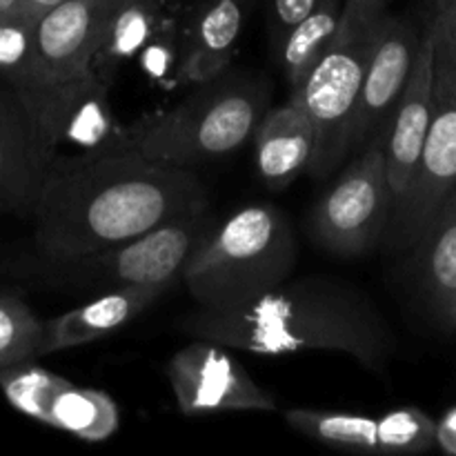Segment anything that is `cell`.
Here are the masks:
<instances>
[{
  "label": "cell",
  "instance_id": "6da1fadb",
  "mask_svg": "<svg viewBox=\"0 0 456 456\" xmlns=\"http://www.w3.org/2000/svg\"><path fill=\"white\" fill-rule=\"evenodd\" d=\"M209 208L190 167L125 145L53 156L31 208L43 261H65L125 243L172 218Z\"/></svg>",
  "mask_w": 456,
  "mask_h": 456
},
{
  "label": "cell",
  "instance_id": "7a4b0ae2",
  "mask_svg": "<svg viewBox=\"0 0 456 456\" xmlns=\"http://www.w3.org/2000/svg\"><path fill=\"white\" fill-rule=\"evenodd\" d=\"M181 330L258 356L334 352L381 372L392 354V332L377 303L337 276H289L285 283L230 310L196 307Z\"/></svg>",
  "mask_w": 456,
  "mask_h": 456
},
{
  "label": "cell",
  "instance_id": "3957f363",
  "mask_svg": "<svg viewBox=\"0 0 456 456\" xmlns=\"http://www.w3.org/2000/svg\"><path fill=\"white\" fill-rule=\"evenodd\" d=\"M297 261L288 216L270 203L245 205L200 240L181 281L199 307L230 310L285 283Z\"/></svg>",
  "mask_w": 456,
  "mask_h": 456
},
{
  "label": "cell",
  "instance_id": "277c9868",
  "mask_svg": "<svg viewBox=\"0 0 456 456\" xmlns=\"http://www.w3.org/2000/svg\"><path fill=\"white\" fill-rule=\"evenodd\" d=\"M116 3L62 0L34 22L29 78L18 98L52 150L80 101L102 85L94 74V58Z\"/></svg>",
  "mask_w": 456,
  "mask_h": 456
},
{
  "label": "cell",
  "instance_id": "5b68a950",
  "mask_svg": "<svg viewBox=\"0 0 456 456\" xmlns=\"http://www.w3.org/2000/svg\"><path fill=\"white\" fill-rule=\"evenodd\" d=\"M267 110L270 87L265 80L221 74L176 107L142 123L129 142L142 154L191 167L240 150L252 141Z\"/></svg>",
  "mask_w": 456,
  "mask_h": 456
},
{
  "label": "cell",
  "instance_id": "8992f818",
  "mask_svg": "<svg viewBox=\"0 0 456 456\" xmlns=\"http://www.w3.org/2000/svg\"><path fill=\"white\" fill-rule=\"evenodd\" d=\"M386 9L374 0H346L332 43L307 78L292 89L289 101L297 102L316 127V150L307 165V174L314 178H328L337 172L352 151V116L377 22Z\"/></svg>",
  "mask_w": 456,
  "mask_h": 456
},
{
  "label": "cell",
  "instance_id": "52a82bcc",
  "mask_svg": "<svg viewBox=\"0 0 456 456\" xmlns=\"http://www.w3.org/2000/svg\"><path fill=\"white\" fill-rule=\"evenodd\" d=\"M214 225L212 209H199L125 243L65 261H45V274L53 283L102 292L127 285L176 283L187 258Z\"/></svg>",
  "mask_w": 456,
  "mask_h": 456
},
{
  "label": "cell",
  "instance_id": "ba28073f",
  "mask_svg": "<svg viewBox=\"0 0 456 456\" xmlns=\"http://www.w3.org/2000/svg\"><path fill=\"white\" fill-rule=\"evenodd\" d=\"M454 185L456 47L435 38V92H432L430 127H428L412 185L392 209L390 223L383 236L386 243L392 249H412Z\"/></svg>",
  "mask_w": 456,
  "mask_h": 456
},
{
  "label": "cell",
  "instance_id": "9c48e42d",
  "mask_svg": "<svg viewBox=\"0 0 456 456\" xmlns=\"http://www.w3.org/2000/svg\"><path fill=\"white\" fill-rule=\"evenodd\" d=\"M392 205L383 141L377 134L316 200L310 214V234L328 252L359 256L381 243Z\"/></svg>",
  "mask_w": 456,
  "mask_h": 456
},
{
  "label": "cell",
  "instance_id": "30bf717a",
  "mask_svg": "<svg viewBox=\"0 0 456 456\" xmlns=\"http://www.w3.org/2000/svg\"><path fill=\"white\" fill-rule=\"evenodd\" d=\"M167 379L185 417L218 412H272L274 399L234 359L230 347L194 338L167 363Z\"/></svg>",
  "mask_w": 456,
  "mask_h": 456
},
{
  "label": "cell",
  "instance_id": "8fae6325",
  "mask_svg": "<svg viewBox=\"0 0 456 456\" xmlns=\"http://www.w3.org/2000/svg\"><path fill=\"white\" fill-rule=\"evenodd\" d=\"M419 40L421 36L403 18L392 16L387 9L379 18L368 65H365L363 85L352 116V150L372 141L387 123L410 78Z\"/></svg>",
  "mask_w": 456,
  "mask_h": 456
},
{
  "label": "cell",
  "instance_id": "7c38bea8",
  "mask_svg": "<svg viewBox=\"0 0 456 456\" xmlns=\"http://www.w3.org/2000/svg\"><path fill=\"white\" fill-rule=\"evenodd\" d=\"M432 92H435V38L428 29L419 40L417 56L403 94L396 101L387 123L379 132L395 205L403 199L417 174L432 118Z\"/></svg>",
  "mask_w": 456,
  "mask_h": 456
},
{
  "label": "cell",
  "instance_id": "4fadbf2b",
  "mask_svg": "<svg viewBox=\"0 0 456 456\" xmlns=\"http://www.w3.org/2000/svg\"><path fill=\"white\" fill-rule=\"evenodd\" d=\"M53 156L18 94L0 78V212H31Z\"/></svg>",
  "mask_w": 456,
  "mask_h": 456
},
{
  "label": "cell",
  "instance_id": "5bb4252c",
  "mask_svg": "<svg viewBox=\"0 0 456 456\" xmlns=\"http://www.w3.org/2000/svg\"><path fill=\"white\" fill-rule=\"evenodd\" d=\"M172 285L174 283H147L107 289L85 305L43 321L38 354L71 350V347L85 346V343L116 332L138 314H142L151 303L159 301Z\"/></svg>",
  "mask_w": 456,
  "mask_h": 456
},
{
  "label": "cell",
  "instance_id": "9a60e30c",
  "mask_svg": "<svg viewBox=\"0 0 456 456\" xmlns=\"http://www.w3.org/2000/svg\"><path fill=\"white\" fill-rule=\"evenodd\" d=\"M414 279L428 316L456 332V185L414 243Z\"/></svg>",
  "mask_w": 456,
  "mask_h": 456
},
{
  "label": "cell",
  "instance_id": "2e32d148",
  "mask_svg": "<svg viewBox=\"0 0 456 456\" xmlns=\"http://www.w3.org/2000/svg\"><path fill=\"white\" fill-rule=\"evenodd\" d=\"M252 141L258 176L272 190H285L307 172L316 150V127L297 102L288 101L265 111Z\"/></svg>",
  "mask_w": 456,
  "mask_h": 456
},
{
  "label": "cell",
  "instance_id": "e0dca14e",
  "mask_svg": "<svg viewBox=\"0 0 456 456\" xmlns=\"http://www.w3.org/2000/svg\"><path fill=\"white\" fill-rule=\"evenodd\" d=\"M243 25V0H205L191 16L178 78L203 85L225 74Z\"/></svg>",
  "mask_w": 456,
  "mask_h": 456
},
{
  "label": "cell",
  "instance_id": "ac0fdd59",
  "mask_svg": "<svg viewBox=\"0 0 456 456\" xmlns=\"http://www.w3.org/2000/svg\"><path fill=\"white\" fill-rule=\"evenodd\" d=\"M45 426L67 432L80 441L101 444L116 435L120 412L107 392L67 381L49 403Z\"/></svg>",
  "mask_w": 456,
  "mask_h": 456
},
{
  "label": "cell",
  "instance_id": "d6986e66",
  "mask_svg": "<svg viewBox=\"0 0 456 456\" xmlns=\"http://www.w3.org/2000/svg\"><path fill=\"white\" fill-rule=\"evenodd\" d=\"M159 0H118L111 9L102 29L101 45L94 58V74L102 83V76L132 58L145 47L159 29Z\"/></svg>",
  "mask_w": 456,
  "mask_h": 456
},
{
  "label": "cell",
  "instance_id": "ffe728a7",
  "mask_svg": "<svg viewBox=\"0 0 456 456\" xmlns=\"http://www.w3.org/2000/svg\"><path fill=\"white\" fill-rule=\"evenodd\" d=\"M346 0H325L319 9L303 18L283 36L281 62L289 87H298L307 78L338 29Z\"/></svg>",
  "mask_w": 456,
  "mask_h": 456
},
{
  "label": "cell",
  "instance_id": "44dd1931",
  "mask_svg": "<svg viewBox=\"0 0 456 456\" xmlns=\"http://www.w3.org/2000/svg\"><path fill=\"white\" fill-rule=\"evenodd\" d=\"M285 421L297 432L319 441V444L379 454V421L374 417L294 408L285 412Z\"/></svg>",
  "mask_w": 456,
  "mask_h": 456
},
{
  "label": "cell",
  "instance_id": "7402d4cb",
  "mask_svg": "<svg viewBox=\"0 0 456 456\" xmlns=\"http://www.w3.org/2000/svg\"><path fill=\"white\" fill-rule=\"evenodd\" d=\"M65 383L67 379L31 363V359L0 370V390H3L7 403L43 426L47 419L49 403Z\"/></svg>",
  "mask_w": 456,
  "mask_h": 456
},
{
  "label": "cell",
  "instance_id": "603a6c76",
  "mask_svg": "<svg viewBox=\"0 0 456 456\" xmlns=\"http://www.w3.org/2000/svg\"><path fill=\"white\" fill-rule=\"evenodd\" d=\"M43 321L25 301L0 292V370L38 356Z\"/></svg>",
  "mask_w": 456,
  "mask_h": 456
},
{
  "label": "cell",
  "instance_id": "cb8c5ba5",
  "mask_svg": "<svg viewBox=\"0 0 456 456\" xmlns=\"http://www.w3.org/2000/svg\"><path fill=\"white\" fill-rule=\"evenodd\" d=\"M379 421V454H419L436 445V421L419 408H399Z\"/></svg>",
  "mask_w": 456,
  "mask_h": 456
},
{
  "label": "cell",
  "instance_id": "d4e9b609",
  "mask_svg": "<svg viewBox=\"0 0 456 456\" xmlns=\"http://www.w3.org/2000/svg\"><path fill=\"white\" fill-rule=\"evenodd\" d=\"M34 22L27 16L0 20V78L16 94L25 89L31 65Z\"/></svg>",
  "mask_w": 456,
  "mask_h": 456
},
{
  "label": "cell",
  "instance_id": "484cf974",
  "mask_svg": "<svg viewBox=\"0 0 456 456\" xmlns=\"http://www.w3.org/2000/svg\"><path fill=\"white\" fill-rule=\"evenodd\" d=\"M323 3L325 0H272V18L281 38Z\"/></svg>",
  "mask_w": 456,
  "mask_h": 456
},
{
  "label": "cell",
  "instance_id": "4316f807",
  "mask_svg": "<svg viewBox=\"0 0 456 456\" xmlns=\"http://www.w3.org/2000/svg\"><path fill=\"white\" fill-rule=\"evenodd\" d=\"M172 43L169 40H147L145 52H142V67L150 71V76L160 78L172 65Z\"/></svg>",
  "mask_w": 456,
  "mask_h": 456
},
{
  "label": "cell",
  "instance_id": "83f0119b",
  "mask_svg": "<svg viewBox=\"0 0 456 456\" xmlns=\"http://www.w3.org/2000/svg\"><path fill=\"white\" fill-rule=\"evenodd\" d=\"M436 445L444 452L456 456V408L448 410L441 421H436Z\"/></svg>",
  "mask_w": 456,
  "mask_h": 456
},
{
  "label": "cell",
  "instance_id": "f1b7e54d",
  "mask_svg": "<svg viewBox=\"0 0 456 456\" xmlns=\"http://www.w3.org/2000/svg\"><path fill=\"white\" fill-rule=\"evenodd\" d=\"M428 29L432 31V36H435L436 40L454 45L456 47V12L444 13V16H435Z\"/></svg>",
  "mask_w": 456,
  "mask_h": 456
},
{
  "label": "cell",
  "instance_id": "f546056e",
  "mask_svg": "<svg viewBox=\"0 0 456 456\" xmlns=\"http://www.w3.org/2000/svg\"><path fill=\"white\" fill-rule=\"evenodd\" d=\"M61 3L62 0H22V7H25V16L31 22H36L43 13H47L49 9H53Z\"/></svg>",
  "mask_w": 456,
  "mask_h": 456
},
{
  "label": "cell",
  "instance_id": "4dcf8cb0",
  "mask_svg": "<svg viewBox=\"0 0 456 456\" xmlns=\"http://www.w3.org/2000/svg\"><path fill=\"white\" fill-rule=\"evenodd\" d=\"M16 16H25L22 0H0V20H7V18Z\"/></svg>",
  "mask_w": 456,
  "mask_h": 456
},
{
  "label": "cell",
  "instance_id": "1f68e13d",
  "mask_svg": "<svg viewBox=\"0 0 456 456\" xmlns=\"http://www.w3.org/2000/svg\"><path fill=\"white\" fill-rule=\"evenodd\" d=\"M428 3L435 9V16H444V13L456 12V0H428Z\"/></svg>",
  "mask_w": 456,
  "mask_h": 456
},
{
  "label": "cell",
  "instance_id": "d6a6232c",
  "mask_svg": "<svg viewBox=\"0 0 456 456\" xmlns=\"http://www.w3.org/2000/svg\"><path fill=\"white\" fill-rule=\"evenodd\" d=\"M374 3H381V4H386V7H387V4H390L392 0H374Z\"/></svg>",
  "mask_w": 456,
  "mask_h": 456
},
{
  "label": "cell",
  "instance_id": "836d02e7",
  "mask_svg": "<svg viewBox=\"0 0 456 456\" xmlns=\"http://www.w3.org/2000/svg\"><path fill=\"white\" fill-rule=\"evenodd\" d=\"M243 3H248V0H243Z\"/></svg>",
  "mask_w": 456,
  "mask_h": 456
}]
</instances>
